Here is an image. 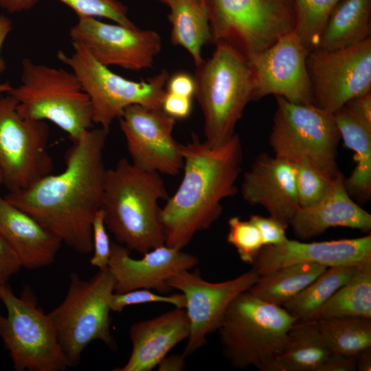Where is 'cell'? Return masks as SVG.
<instances>
[{
	"label": "cell",
	"mask_w": 371,
	"mask_h": 371,
	"mask_svg": "<svg viewBox=\"0 0 371 371\" xmlns=\"http://www.w3.org/2000/svg\"><path fill=\"white\" fill-rule=\"evenodd\" d=\"M109 131L102 127L85 131L65 153L62 172L3 196L81 254L93 251L92 223L103 202Z\"/></svg>",
	"instance_id": "1"
},
{
	"label": "cell",
	"mask_w": 371,
	"mask_h": 371,
	"mask_svg": "<svg viewBox=\"0 0 371 371\" xmlns=\"http://www.w3.org/2000/svg\"><path fill=\"white\" fill-rule=\"evenodd\" d=\"M183 175L175 193L160 210L165 245L182 249L199 232L208 229L221 215L222 201L238 192L243 146L235 133L212 146L192 133L182 144Z\"/></svg>",
	"instance_id": "2"
},
{
	"label": "cell",
	"mask_w": 371,
	"mask_h": 371,
	"mask_svg": "<svg viewBox=\"0 0 371 371\" xmlns=\"http://www.w3.org/2000/svg\"><path fill=\"white\" fill-rule=\"evenodd\" d=\"M168 197L159 172L122 158L106 170L101 207L105 226L118 243L144 254L165 244L158 203Z\"/></svg>",
	"instance_id": "3"
},
{
	"label": "cell",
	"mask_w": 371,
	"mask_h": 371,
	"mask_svg": "<svg viewBox=\"0 0 371 371\" xmlns=\"http://www.w3.org/2000/svg\"><path fill=\"white\" fill-rule=\"evenodd\" d=\"M295 322L282 306L247 290L231 302L217 329L223 353L236 368L277 371V359Z\"/></svg>",
	"instance_id": "4"
},
{
	"label": "cell",
	"mask_w": 371,
	"mask_h": 371,
	"mask_svg": "<svg viewBox=\"0 0 371 371\" xmlns=\"http://www.w3.org/2000/svg\"><path fill=\"white\" fill-rule=\"evenodd\" d=\"M212 56L196 67L195 93L204 118L205 142L219 146L236 133L247 104L254 100V79L248 58L234 45L216 43Z\"/></svg>",
	"instance_id": "5"
},
{
	"label": "cell",
	"mask_w": 371,
	"mask_h": 371,
	"mask_svg": "<svg viewBox=\"0 0 371 371\" xmlns=\"http://www.w3.org/2000/svg\"><path fill=\"white\" fill-rule=\"evenodd\" d=\"M8 94L16 100L21 116L49 121L67 133L71 141L92 128L90 100L71 71L23 58L21 84Z\"/></svg>",
	"instance_id": "6"
},
{
	"label": "cell",
	"mask_w": 371,
	"mask_h": 371,
	"mask_svg": "<svg viewBox=\"0 0 371 371\" xmlns=\"http://www.w3.org/2000/svg\"><path fill=\"white\" fill-rule=\"evenodd\" d=\"M114 280L108 269L99 270L89 280L70 273L63 301L47 313L69 368L80 363L83 350L95 340L116 350L110 328Z\"/></svg>",
	"instance_id": "7"
},
{
	"label": "cell",
	"mask_w": 371,
	"mask_h": 371,
	"mask_svg": "<svg viewBox=\"0 0 371 371\" xmlns=\"http://www.w3.org/2000/svg\"><path fill=\"white\" fill-rule=\"evenodd\" d=\"M0 338L15 371H65L69 368L54 326L38 305L32 288L25 285L20 297L8 284H0Z\"/></svg>",
	"instance_id": "8"
},
{
	"label": "cell",
	"mask_w": 371,
	"mask_h": 371,
	"mask_svg": "<svg viewBox=\"0 0 371 371\" xmlns=\"http://www.w3.org/2000/svg\"><path fill=\"white\" fill-rule=\"evenodd\" d=\"M71 43L73 52L58 51L57 57L75 74L88 95L93 123L109 130L124 109L134 104L161 109L169 78L166 69L145 80H131L98 62L81 44Z\"/></svg>",
	"instance_id": "9"
},
{
	"label": "cell",
	"mask_w": 371,
	"mask_h": 371,
	"mask_svg": "<svg viewBox=\"0 0 371 371\" xmlns=\"http://www.w3.org/2000/svg\"><path fill=\"white\" fill-rule=\"evenodd\" d=\"M277 109L269 143L274 155L295 163L305 161L333 179L341 139L333 113L313 104L289 102L276 96Z\"/></svg>",
	"instance_id": "10"
},
{
	"label": "cell",
	"mask_w": 371,
	"mask_h": 371,
	"mask_svg": "<svg viewBox=\"0 0 371 371\" xmlns=\"http://www.w3.org/2000/svg\"><path fill=\"white\" fill-rule=\"evenodd\" d=\"M212 40L227 42L247 58L294 30V0H205Z\"/></svg>",
	"instance_id": "11"
},
{
	"label": "cell",
	"mask_w": 371,
	"mask_h": 371,
	"mask_svg": "<svg viewBox=\"0 0 371 371\" xmlns=\"http://www.w3.org/2000/svg\"><path fill=\"white\" fill-rule=\"evenodd\" d=\"M16 104L11 95L0 94V168L8 192L24 189L54 170L47 124L23 117Z\"/></svg>",
	"instance_id": "12"
},
{
	"label": "cell",
	"mask_w": 371,
	"mask_h": 371,
	"mask_svg": "<svg viewBox=\"0 0 371 371\" xmlns=\"http://www.w3.org/2000/svg\"><path fill=\"white\" fill-rule=\"evenodd\" d=\"M306 64L313 104L329 113L371 91V37L344 48L313 49Z\"/></svg>",
	"instance_id": "13"
},
{
	"label": "cell",
	"mask_w": 371,
	"mask_h": 371,
	"mask_svg": "<svg viewBox=\"0 0 371 371\" xmlns=\"http://www.w3.org/2000/svg\"><path fill=\"white\" fill-rule=\"evenodd\" d=\"M251 268L238 277L221 282H210L199 271H182L166 281L167 286L181 291L186 299L190 335L183 352L186 357L206 343V337L217 330L231 302L249 290L259 278Z\"/></svg>",
	"instance_id": "14"
},
{
	"label": "cell",
	"mask_w": 371,
	"mask_h": 371,
	"mask_svg": "<svg viewBox=\"0 0 371 371\" xmlns=\"http://www.w3.org/2000/svg\"><path fill=\"white\" fill-rule=\"evenodd\" d=\"M69 36L71 42L83 45L103 65L133 71L152 67L161 49V39L156 31L108 23L94 17H78L69 30Z\"/></svg>",
	"instance_id": "15"
},
{
	"label": "cell",
	"mask_w": 371,
	"mask_h": 371,
	"mask_svg": "<svg viewBox=\"0 0 371 371\" xmlns=\"http://www.w3.org/2000/svg\"><path fill=\"white\" fill-rule=\"evenodd\" d=\"M118 119L135 166L172 176L183 168L182 144L172 136L175 118L161 109L134 104Z\"/></svg>",
	"instance_id": "16"
},
{
	"label": "cell",
	"mask_w": 371,
	"mask_h": 371,
	"mask_svg": "<svg viewBox=\"0 0 371 371\" xmlns=\"http://www.w3.org/2000/svg\"><path fill=\"white\" fill-rule=\"evenodd\" d=\"M308 52L293 30L247 58L254 79V100L274 95L294 104H313L306 64Z\"/></svg>",
	"instance_id": "17"
},
{
	"label": "cell",
	"mask_w": 371,
	"mask_h": 371,
	"mask_svg": "<svg viewBox=\"0 0 371 371\" xmlns=\"http://www.w3.org/2000/svg\"><path fill=\"white\" fill-rule=\"evenodd\" d=\"M140 259L130 256V249L111 243L107 269L114 280V293L139 289H153L161 292L170 289L166 281L174 275L190 270L199 263L198 258L182 249L162 245L143 254Z\"/></svg>",
	"instance_id": "18"
},
{
	"label": "cell",
	"mask_w": 371,
	"mask_h": 371,
	"mask_svg": "<svg viewBox=\"0 0 371 371\" xmlns=\"http://www.w3.org/2000/svg\"><path fill=\"white\" fill-rule=\"evenodd\" d=\"M371 259V235L350 239L303 243L286 240L264 246L252 269L260 276L282 267L300 263L329 267L360 264Z\"/></svg>",
	"instance_id": "19"
},
{
	"label": "cell",
	"mask_w": 371,
	"mask_h": 371,
	"mask_svg": "<svg viewBox=\"0 0 371 371\" xmlns=\"http://www.w3.org/2000/svg\"><path fill=\"white\" fill-rule=\"evenodd\" d=\"M240 192L250 205H260L269 216L289 224L299 207L293 162L259 154L245 172Z\"/></svg>",
	"instance_id": "20"
},
{
	"label": "cell",
	"mask_w": 371,
	"mask_h": 371,
	"mask_svg": "<svg viewBox=\"0 0 371 371\" xmlns=\"http://www.w3.org/2000/svg\"><path fill=\"white\" fill-rule=\"evenodd\" d=\"M344 175L339 170L324 196L317 203L299 207L289 225L300 239L319 236L330 227L371 230V214L356 203L346 190Z\"/></svg>",
	"instance_id": "21"
},
{
	"label": "cell",
	"mask_w": 371,
	"mask_h": 371,
	"mask_svg": "<svg viewBox=\"0 0 371 371\" xmlns=\"http://www.w3.org/2000/svg\"><path fill=\"white\" fill-rule=\"evenodd\" d=\"M189 335L190 322L185 308H175L155 317L139 321L129 329L133 348L128 361L113 370H152Z\"/></svg>",
	"instance_id": "22"
},
{
	"label": "cell",
	"mask_w": 371,
	"mask_h": 371,
	"mask_svg": "<svg viewBox=\"0 0 371 371\" xmlns=\"http://www.w3.org/2000/svg\"><path fill=\"white\" fill-rule=\"evenodd\" d=\"M0 236L27 269L52 265L63 243L58 236L1 195Z\"/></svg>",
	"instance_id": "23"
},
{
	"label": "cell",
	"mask_w": 371,
	"mask_h": 371,
	"mask_svg": "<svg viewBox=\"0 0 371 371\" xmlns=\"http://www.w3.org/2000/svg\"><path fill=\"white\" fill-rule=\"evenodd\" d=\"M344 146L354 152L356 166L344 178L346 191L360 203L371 198V124L344 106L333 113Z\"/></svg>",
	"instance_id": "24"
},
{
	"label": "cell",
	"mask_w": 371,
	"mask_h": 371,
	"mask_svg": "<svg viewBox=\"0 0 371 371\" xmlns=\"http://www.w3.org/2000/svg\"><path fill=\"white\" fill-rule=\"evenodd\" d=\"M371 0H340L320 35L317 48H344L371 37Z\"/></svg>",
	"instance_id": "25"
},
{
	"label": "cell",
	"mask_w": 371,
	"mask_h": 371,
	"mask_svg": "<svg viewBox=\"0 0 371 371\" xmlns=\"http://www.w3.org/2000/svg\"><path fill=\"white\" fill-rule=\"evenodd\" d=\"M171 41L184 48L196 67L203 62L202 49L212 40L208 10L205 1L176 0L169 8Z\"/></svg>",
	"instance_id": "26"
},
{
	"label": "cell",
	"mask_w": 371,
	"mask_h": 371,
	"mask_svg": "<svg viewBox=\"0 0 371 371\" xmlns=\"http://www.w3.org/2000/svg\"><path fill=\"white\" fill-rule=\"evenodd\" d=\"M317 320L295 322L276 361L277 371H319L330 354Z\"/></svg>",
	"instance_id": "27"
},
{
	"label": "cell",
	"mask_w": 371,
	"mask_h": 371,
	"mask_svg": "<svg viewBox=\"0 0 371 371\" xmlns=\"http://www.w3.org/2000/svg\"><path fill=\"white\" fill-rule=\"evenodd\" d=\"M326 268L325 265L315 263L286 266L259 276L249 291L262 300L283 306Z\"/></svg>",
	"instance_id": "28"
},
{
	"label": "cell",
	"mask_w": 371,
	"mask_h": 371,
	"mask_svg": "<svg viewBox=\"0 0 371 371\" xmlns=\"http://www.w3.org/2000/svg\"><path fill=\"white\" fill-rule=\"evenodd\" d=\"M360 264L327 267L282 307L297 322L317 320L322 306L354 276Z\"/></svg>",
	"instance_id": "29"
},
{
	"label": "cell",
	"mask_w": 371,
	"mask_h": 371,
	"mask_svg": "<svg viewBox=\"0 0 371 371\" xmlns=\"http://www.w3.org/2000/svg\"><path fill=\"white\" fill-rule=\"evenodd\" d=\"M344 316L371 319V259L322 306L317 319Z\"/></svg>",
	"instance_id": "30"
},
{
	"label": "cell",
	"mask_w": 371,
	"mask_h": 371,
	"mask_svg": "<svg viewBox=\"0 0 371 371\" xmlns=\"http://www.w3.org/2000/svg\"><path fill=\"white\" fill-rule=\"evenodd\" d=\"M317 323L332 353L356 357L371 348V319L344 316L318 319Z\"/></svg>",
	"instance_id": "31"
},
{
	"label": "cell",
	"mask_w": 371,
	"mask_h": 371,
	"mask_svg": "<svg viewBox=\"0 0 371 371\" xmlns=\"http://www.w3.org/2000/svg\"><path fill=\"white\" fill-rule=\"evenodd\" d=\"M294 1V31L308 51L316 49L328 17L340 0Z\"/></svg>",
	"instance_id": "32"
},
{
	"label": "cell",
	"mask_w": 371,
	"mask_h": 371,
	"mask_svg": "<svg viewBox=\"0 0 371 371\" xmlns=\"http://www.w3.org/2000/svg\"><path fill=\"white\" fill-rule=\"evenodd\" d=\"M299 207H307L319 201L330 188L333 179L326 176L305 161L293 163Z\"/></svg>",
	"instance_id": "33"
},
{
	"label": "cell",
	"mask_w": 371,
	"mask_h": 371,
	"mask_svg": "<svg viewBox=\"0 0 371 371\" xmlns=\"http://www.w3.org/2000/svg\"><path fill=\"white\" fill-rule=\"evenodd\" d=\"M228 225L227 243L236 248L243 262L252 265L264 247L258 229L249 220L238 216L231 217Z\"/></svg>",
	"instance_id": "34"
},
{
	"label": "cell",
	"mask_w": 371,
	"mask_h": 371,
	"mask_svg": "<svg viewBox=\"0 0 371 371\" xmlns=\"http://www.w3.org/2000/svg\"><path fill=\"white\" fill-rule=\"evenodd\" d=\"M78 17H100L128 27L136 25L128 16L127 8L117 0H57Z\"/></svg>",
	"instance_id": "35"
},
{
	"label": "cell",
	"mask_w": 371,
	"mask_h": 371,
	"mask_svg": "<svg viewBox=\"0 0 371 371\" xmlns=\"http://www.w3.org/2000/svg\"><path fill=\"white\" fill-rule=\"evenodd\" d=\"M154 302L170 304L175 308L186 307V299L181 293L162 295L151 292L148 289H135L121 293L113 292L110 297L109 306L111 311L120 313L128 306Z\"/></svg>",
	"instance_id": "36"
},
{
	"label": "cell",
	"mask_w": 371,
	"mask_h": 371,
	"mask_svg": "<svg viewBox=\"0 0 371 371\" xmlns=\"http://www.w3.org/2000/svg\"><path fill=\"white\" fill-rule=\"evenodd\" d=\"M92 240L93 254L90 264L99 270L107 269L111 254V243L106 231L102 209L96 213L92 223Z\"/></svg>",
	"instance_id": "37"
},
{
	"label": "cell",
	"mask_w": 371,
	"mask_h": 371,
	"mask_svg": "<svg viewBox=\"0 0 371 371\" xmlns=\"http://www.w3.org/2000/svg\"><path fill=\"white\" fill-rule=\"evenodd\" d=\"M249 220L258 229L264 246L278 245L288 240L286 231L289 224L271 216L252 214Z\"/></svg>",
	"instance_id": "38"
},
{
	"label": "cell",
	"mask_w": 371,
	"mask_h": 371,
	"mask_svg": "<svg viewBox=\"0 0 371 371\" xmlns=\"http://www.w3.org/2000/svg\"><path fill=\"white\" fill-rule=\"evenodd\" d=\"M21 267L18 256L0 236V284H8Z\"/></svg>",
	"instance_id": "39"
},
{
	"label": "cell",
	"mask_w": 371,
	"mask_h": 371,
	"mask_svg": "<svg viewBox=\"0 0 371 371\" xmlns=\"http://www.w3.org/2000/svg\"><path fill=\"white\" fill-rule=\"evenodd\" d=\"M161 110L175 119L186 118L192 111V98L166 91L162 100Z\"/></svg>",
	"instance_id": "40"
},
{
	"label": "cell",
	"mask_w": 371,
	"mask_h": 371,
	"mask_svg": "<svg viewBox=\"0 0 371 371\" xmlns=\"http://www.w3.org/2000/svg\"><path fill=\"white\" fill-rule=\"evenodd\" d=\"M166 91L192 98L195 93L194 78L185 72L175 74L169 77Z\"/></svg>",
	"instance_id": "41"
},
{
	"label": "cell",
	"mask_w": 371,
	"mask_h": 371,
	"mask_svg": "<svg viewBox=\"0 0 371 371\" xmlns=\"http://www.w3.org/2000/svg\"><path fill=\"white\" fill-rule=\"evenodd\" d=\"M356 357L338 353H330L319 371H355Z\"/></svg>",
	"instance_id": "42"
},
{
	"label": "cell",
	"mask_w": 371,
	"mask_h": 371,
	"mask_svg": "<svg viewBox=\"0 0 371 371\" xmlns=\"http://www.w3.org/2000/svg\"><path fill=\"white\" fill-rule=\"evenodd\" d=\"M344 106L371 124V91L353 98Z\"/></svg>",
	"instance_id": "43"
},
{
	"label": "cell",
	"mask_w": 371,
	"mask_h": 371,
	"mask_svg": "<svg viewBox=\"0 0 371 371\" xmlns=\"http://www.w3.org/2000/svg\"><path fill=\"white\" fill-rule=\"evenodd\" d=\"M12 28V23L11 20L6 16L0 14V74H1L5 69V64L1 56V51L3 45L8 37L9 33ZM13 87L9 82L0 83V94L4 93H8Z\"/></svg>",
	"instance_id": "44"
},
{
	"label": "cell",
	"mask_w": 371,
	"mask_h": 371,
	"mask_svg": "<svg viewBox=\"0 0 371 371\" xmlns=\"http://www.w3.org/2000/svg\"><path fill=\"white\" fill-rule=\"evenodd\" d=\"M186 357L182 355H166L157 366L159 371H179L185 367Z\"/></svg>",
	"instance_id": "45"
},
{
	"label": "cell",
	"mask_w": 371,
	"mask_h": 371,
	"mask_svg": "<svg viewBox=\"0 0 371 371\" xmlns=\"http://www.w3.org/2000/svg\"><path fill=\"white\" fill-rule=\"evenodd\" d=\"M38 0H0V8L10 13H17L32 8Z\"/></svg>",
	"instance_id": "46"
},
{
	"label": "cell",
	"mask_w": 371,
	"mask_h": 371,
	"mask_svg": "<svg viewBox=\"0 0 371 371\" xmlns=\"http://www.w3.org/2000/svg\"><path fill=\"white\" fill-rule=\"evenodd\" d=\"M357 370H371V348L360 352L356 356Z\"/></svg>",
	"instance_id": "47"
},
{
	"label": "cell",
	"mask_w": 371,
	"mask_h": 371,
	"mask_svg": "<svg viewBox=\"0 0 371 371\" xmlns=\"http://www.w3.org/2000/svg\"><path fill=\"white\" fill-rule=\"evenodd\" d=\"M161 3L166 5L168 8H170L176 0H157Z\"/></svg>",
	"instance_id": "48"
},
{
	"label": "cell",
	"mask_w": 371,
	"mask_h": 371,
	"mask_svg": "<svg viewBox=\"0 0 371 371\" xmlns=\"http://www.w3.org/2000/svg\"><path fill=\"white\" fill-rule=\"evenodd\" d=\"M3 183V173L1 172V170L0 168V185Z\"/></svg>",
	"instance_id": "49"
},
{
	"label": "cell",
	"mask_w": 371,
	"mask_h": 371,
	"mask_svg": "<svg viewBox=\"0 0 371 371\" xmlns=\"http://www.w3.org/2000/svg\"><path fill=\"white\" fill-rule=\"evenodd\" d=\"M202 1H205V0H202Z\"/></svg>",
	"instance_id": "50"
}]
</instances>
